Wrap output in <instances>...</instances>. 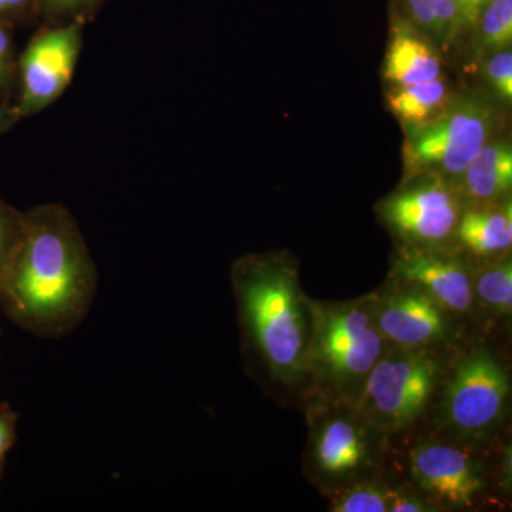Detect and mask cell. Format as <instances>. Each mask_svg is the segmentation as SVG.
<instances>
[{
    "label": "cell",
    "mask_w": 512,
    "mask_h": 512,
    "mask_svg": "<svg viewBox=\"0 0 512 512\" xmlns=\"http://www.w3.org/2000/svg\"><path fill=\"white\" fill-rule=\"evenodd\" d=\"M97 268L82 229L62 204L25 212V234L0 286V306L37 338L73 332L92 308Z\"/></svg>",
    "instance_id": "obj_1"
},
{
    "label": "cell",
    "mask_w": 512,
    "mask_h": 512,
    "mask_svg": "<svg viewBox=\"0 0 512 512\" xmlns=\"http://www.w3.org/2000/svg\"><path fill=\"white\" fill-rule=\"evenodd\" d=\"M231 284L249 367L276 387L302 390L311 313L296 262L286 252L242 256L232 265Z\"/></svg>",
    "instance_id": "obj_2"
},
{
    "label": "cell",
    "mask_w": 512,
    "mask_h": 512,
    "mask_svg": "<svg viewBox=\"0 0 512 512\" xmlns=\"http://www.w3.org/2000/svg\"><path fill=\"white\" fill-rule=\"evenodd\" d=\"M311 336L303 360L306 406L349 404L389 345L377 329L365 296L355 301H316L306 295Z\"/></svg>",
    "instance_id": "obj_3"
},
{
    "label": "cell",
    "mask_w": 512,
    "mask_h": 512,
    "mask_svg": "<svg viewBox=\"0 0 512 512\" xmlns=\"http://www.w3.org/2000/svg\"><path fill=\"white\" fill-rule=\"evenodd\" d=\"M439 390L434 423L456 443L485 444L507 419L510 373L484 346L461 356L444 375Z\"/></svg>",
    "instance_id": "obj_4"
},
{
    "label": "cell",
    "mask_w": 512,
    "mask_h": 512,
    "mask_svg": "<svg viewBox=\"0 0 512 512\" xmlns=\"http://www.w3.org/2000/svg\"><path fill=\"white\" fill-rule=\"evenodd\" d=\"M446 372L439 349L389 346L370 370L353 409L386 436L400 433L427 412Z\"/></svg>",
    "instance_id": "obj_5"
},
{
    "label": "cell",
    "mask_w": 512,
    "mask_h": 512,
    "mask_svg": "<svg viewBox=\"0 0 512 512\" xmlns=\"http://www.w3.org/2000/svg\"><path fill=\"white\" fill-rule=\"evenodd\" d=\"M309 439L303 468L323 494L373 477L389 436L367 424L349 404L308 407Z\"/></svg>",
    "instance_id": "obj_6"
},
{
    "label": "cell",
    "mask_w": 512,
    "mask_h": 512,
    "mask_svg": "<svg viewBox=\"0 0 512 512\" xmlns=\"http://www.w3.org/2000/svg\"><path fill=\"white\" fill-rule=\"evenodd\" d=\"M497 116L478 96L453 100L443 113L419 126H407L406 181L436 175L456 184L468 163L493 137Z\"/></svg>",
    "instance_id": "obj_7"
},
{
    "label": "cell",
    "mask_w": 512,
    "mask_h": 512,
    "mask_svg": "<svg viewBox=\"0 0 512 512\" xmlns=\"http://www.w3.org/2000/svg\"><path fill=\"white\" fill-rule=\"evenodd\" d=\"M464 210L466 202L456 184L436 175L406 181L377 205L383 224L402 245L414 247H447Z\"/></svg>",
    "instance_id": "obj_8"
},
{
    "label": "cell",
    "mask_w": 512,
    "mask_h": 512,
    "mask_svg": "<svg viewBox=\"0 0 512 512\" xmlns=\"http://www.w3.org/2000/svg\"><path fill=\"white\" fill-rule=\"evenodd\" d=\"M84 26H43L18 59L19 119H28L52 106L72 83L83 47Z\"/></svg>",
    "instance_id": "obj_9"
},
{
    "label": "cell",
    "mask_w": 512,
    "mask_h": 512,
    "mask_svg": "<svg viewBox=\"0 0 512 512\" xmlns=\"http://www.w3.org/2000/svg\"><path fill=\"white\" fill-rule=\"evenodd\" d=\"M377 329L393 348H436L456 336V316L416 286L389 279L365 296Z\"/></svg>",
    "instance_id": "obj_10"
},
{
    "label": "cell",
    "mask_w": 512,
    "mask_h": 512,
    "mask_svg": "<svg viewBox=\"0 0 512 512\" xmlns=\"http://www.w3.org/2000/svg\"><path fill=\"white\" fill-rule=\"evenodd\" d=\"M407 474L441 511L473 510L488 485L480 458L456 441H423L410 448Z\"/></svg>",
    "instance_id": "obj_11"
},
{
    "label": "cell",
    "mask_w": 512,
    "mask_h": 512,
    "mask_svg": "<svg viewBox=\"0 0 512 512\" xmlns=\"http://www.w3.org/2000/svg\"><path fill=\"white\" fill-rule=\"evenodd\" d=\"M389 279L416 286L457 319L473 316V268L447 247L402 245L393 256Z\"/></svg>",
    "instance_id": "obj_12"
},
{
    "label": "cell",
    "mask_w": 512,
    "mask_h": 512,
    "mask_svg": "<svg viewBox=\"0 0 512 512\" xmlns=\"http://www.w3.org/2000/svg\"><path fill=\"white\" fill-rule=\"evenodd\" d=\"M453 241L484 261L510 254L511 198L508 197L493 204L466 207L458 221Z\"/></svg>",
    "instance_id": "obj_13"
},
{
    "label": "cell",
    "mask_w": 512,
    "mask_h": 512,
    "mask_svg": "<svg viewBox=\"0 0 512 512\" xmlns=\"http://www.w3.org/2000/svg\"><path fill=\"white\" fill-rule=\"evenodd\" d=\"M466 207L493 204L510 197L512 187V147L510 141L490 140L456 183Z\"/></svg>",
    "instance_id": "obj_14"
},
{
    "label": "cell",
    "mask_w": 512,
    "mask_h": 512,
    "mask_svg": "<svg viewBox=\"0 0 512 512\" xmlns=\"http://www.w3.org/2000/svg\"><path fill=\"white\" fill-rule=\"evenodd\" d=\"M441 72L439 53L427 36L406 23H396L384 60V79L400 87L439 79Z\"/></svg>",
    "instance_id": "obj_15"
},
{
    "label": "cell",
    "mask_w": 512,
    "mask_h": 512,
    "mask_svg": "<svg viewBox=\"0 0 512 512\" xmlns=\"http://www.w3.org/2000/svg\"><path fill=\"white\" fill-rule=\"evenodd\" d=\"M451 92L443 77L394 87L389 106L403 127L419 126L439 116L451 103Z\"/></svg>",
    "instance_id": "obj_16"
},
{
    "label": "cell",
    "mask_w": 512,
    "mask_h": 512,
    "mask_svg": "<svg viewBox=\"0 0 512 512\" xmlns=\"http://www.w3.org/2000/svg\"><path fill=\"white\" fill-rule=\"evenodd\" d=\"M476 311L497 319H510L512 313V259L507 254L485 261L473 269Z\"/></svg>",
    "instance_id": "obj_17"
},
{
    "label": "cell",
    "mask_w": 512,
    "mask_h": 512,
    "mask_svg": "<svg viewBox=\"0 0 512 512\" xmlns=\"http://www.w3.org/2000/svg\"><path fill=\"white\" fill-rule=\"evenodd\" d=\"M406 5L420 32L444 49L453 45L464 30L456 0H406Z\"/></svg>",
    "instance_id": "obj_18"
},
{
    "label": "cell",
    "mask_w": 512,
    "mask_h": 512,
    "mask_svg": "<svg viewBox=\"0 0 512 512\" xmlns=\"http://www.w3.org/2000/svg\"><path fill=\"white\" fill-rule=\"evenodd\" d=\"M394 490L375 477L362 478L330 494L332 512H390Z\"/></svg>",
    "instance_id": "obj_19"
},
{
    "label": "cell",
    "mask_w": 512,
    "mask_h": 512,
    "mask_svg": "<svg viewBox=\"0 0 512 512\" xmlns=\"http://www.w3.org/2000/svg\"><path fill=\"white\" fill-rule=\"evenodd\" d=\"M473 29H476L474 49L478 55L490 56L500 50L511 49L512 0H491Z\"/></svg>",
    "instance_id": "obj_20"
},
{
    "label": "cell",
    "mask_w": 512,
    "mask_h": 512,
    "mask_svg": "<svg viewBox=\"0 0 512 512\" xmlns=\"http://www.w3.org/2000/svg\"><path fill=\"white\" fill-rule=\"evenodd\" d=\"M103 3L104 0H35L36 16L47 26H86L96 18Z\"/></svg>",
    "instance_id": "obj_21"
},
{
    "label": "cell",
    "mask_w": 512,
    "mask_h": 512,
    "mask_svg": "<svg viewBox=\"0 0 512 512\" xmlns=\"http://www.w3.org/2000/svg\"><path fill=\"white\" fill-rule=\"evenodd\" d=\"M25 234V212L0 197V286L8 275Z\"/></svg>",
    "instance_id": "obj_22"
},
{
    "label": "cell",
    "mask_w": 512,
    "mask_h": 512,
    "mask_svg": "<svg viewBox=\"0 0 512 512\" xmlns=\"http://www.w3.org/2000/svg\"><path fill=\"white\" fill-rule=\"evenodd\" d=\"M485 80L494 96L504 103L512 100V52L500 50L488 56L485 63Z\"/></svg>",
    "instance_id": "obj_23"
},
{
    "label": "cell",
    "mask_w": 512,
    "mask_h": 512,
    "mask_svg": "<svg viewBox=\"0 0 512 512\" xmlns=\"http://www.w3.org/2000/svg\"><path fill=\"white\" fill-rule=\"evenodd\" d=\"M12 26L0 23V101L8 103L10 92L18 83V59L13 47Z\"/></svg>",
    "instance_id": "obj_24"
},
{
    "label": "cell",
    "mask_w": 512,
    "mask_h": 512,
    "mask_svg": "<svg viewBox=\"0 0 512 512\" xmlns=\"http://www.w3.org/2000/svg\"><path fill=\"white\" fill-rule=\"evenodd\" d=\"M35 20V0H0V23L16 28L29 25Z\"/></svg>",
    "instance_id": "obj_25"
},
{
    "label": "cell",
    "mask_w": 512,
    "mask_h": 512,
    "mask_svg": "<svg viewBox=\"0 0 512 512\" xmlns=\"http://www.w3.org/2000/svg\"><path fill=\"white\" fill-rule=\"evenodd\" d=\"M441 511L426 495L412 488L397 487L394 490L390 512H436Z\"/></svg>",
    "instance_id": "obj_26"
},
{
    "label": "cell",
    "mask_w": 512,
    "mask_h": 512,
    "mask_svg": "<svg viewBox=\"0 0 512 512\" xmlns=\"http://www.w3.org/2000/svg\"><path fill=\"white\" fill-rule=\"evenodd\" d=\"M18 420V414L8 403H0V460H5L6 454L16 443Z\"/></svg>",
    "instance_id": "obj_27"
},
{
    "label": "cell",
    "mask_w": 512,
    "mask_h": 512,
    "mask_svg": "<svg viewBox=\"0 0 512 512\" xmlns=\"http://www.w3.org/2000/svg\"><path fill=\"white\" fill-rule=\"evenodd\" d=\"M456 2L463 18L464 29H473L481 12L491 0H456Z\"/></svg>",
    "instance_id": "obj_28"
},
{
    "label": "cell",
    "mask_w": 512,
    "mask_h": 512,
    "mask_svg": "<svg viewBox=\"0 0 512 512\" xmlns=\"http://www.w3.org/2000/svg\"><path fill=\"white\" fill-rule=\"evenodd\" d=\"M511 444L503 448L500 463V485L504 493H510L512 484V470H511Z\"/></svg>",
    "instance_id": "obj_29"
},
{
    "label": "cell",
    "mask_w": 512,
    "mask_h": 512,
    "mask_svg": "<svg viewBox=\"0 0 512 512\" xmlns=\"http://www.w3.org/2000/svg\"><path fill=\"white\" fill-rule=\"evenodd\" d=\"M19 120L18 113H16L13 104L3 103V101H0V136L8 133L10 128L15 126Z\"/></svg>",
    "instance_id": "obj_30"
},
{
    "label": "cell",
    "mask_w": 512,
    "mask_h": 512,
    "mask_svg": "<svg viewBox=\"0 0 512 512\" xmlns=\"http://www.w3.org/2000/svg\"><path fill=\"white\" fill-rule=\"evenodd\" d=\"M3 464H5V460H0V478H2L3 474Z\"/></svg>",
    "instance_id": "obj_31"
}]
</instances>
